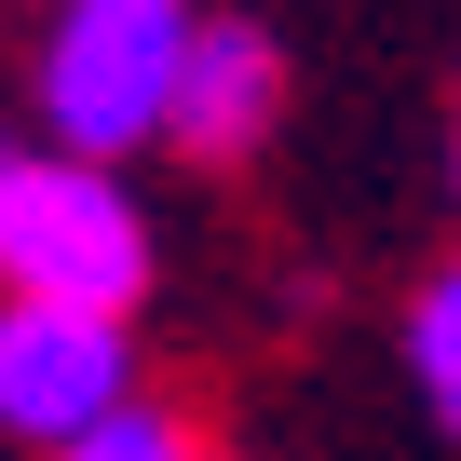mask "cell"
Masks as SVG:
<instances>
[{"label": "cell", "instance_id": "obj_1", "mask_svg": "<svg viewBox=\"0 0 461 461\" xmlns=\"http://www.w3.org/2000/svg\"><path fill=\"white\" fill-rule=\"evenodd\" d=\"M163 230L136 203V176L109 149L68 136H0V299H95V312H149Z\"/></svg>", "mask_w": 461, "mask_h": 461}, {"label": "cell", "instance_id": "obj_2", "mask_svg": "<svg viewBox=\"0 0 461 461\" xmlns=\"http://www.w3.org/2000/svg\"><path fill=\"white\" fill-rule=\"evenodd\" d=\"M190 0H55L41 41H28V122L68 149H163L176 122V68H190Z\"/></svg>", "mask_w": 461, "mask_h": 461}, {"label": "cell", "instance_id": "obj_3", "mask_svg": "<svg viewBox=\"0 0 461 461\" xmlns=\"http://www.w3.org/2000/svg\"><path fill=\"white\" fill-rule=\"evenodd\" d=\"M136 380V312H95V299H0V447H68L95 434Z\"/></svg>", "mask_w": 461, "mask_h": 461}, {"label": "cell", "instance_id": "obj_4", "mask_svg": "<svg viewBox=\"0 0 461 461\" xmlns=\"http://www.w3.org/2000/svg\"><path fill=\"white\" fill-rule=\"evenodd\" d=\"M272 122H285V41H272L258 14H203V28H190V68H176L163 149L203 163V176H230V163L272 149Z\"/></svg>", "mask_w": 461, "mask_h": 461}, {"label": "cell", "instance_id": "obj_5", "mask_svg": "<svg viewBox=\"0 0 461 461\" xmlns=\"http://www.w3.org/2000/svg\"><path fill=\"white\" fill-rule=\"evenodd\" d=\"M407 380H420L434 434H461V258L420 272V299H407Z\"/></svg>", "mask_w": 461, "mask_h": 461}, {"label": "cell", "instance_id": "obj_6", "mask_svg": "<svg viewBox=\"0 0 461 461\" xmlns=\"http://www.w3.org/2000/svg\"><path fill=\"white\" fill-rule=\"evenodd\" d=\"M55 461H217V447H203V434H190L163 393H122V407H109L95 434H68Z\"/></svg>", "mask_w": 461, "mask_h": 461}, {"label": "cell", "instance_id": "obj_7", "mask_svg": "<svg viewBox=\"0 0 461 461\" xmlns=\"http://www.w3.org/2000/svg\"><path fill=\"white\" fill-rule=\"evenodd\" d=\"M447 176H461V149H447Z\"/></svg>", "mask_w": 461, "mask_h": 461}]
</instances>
